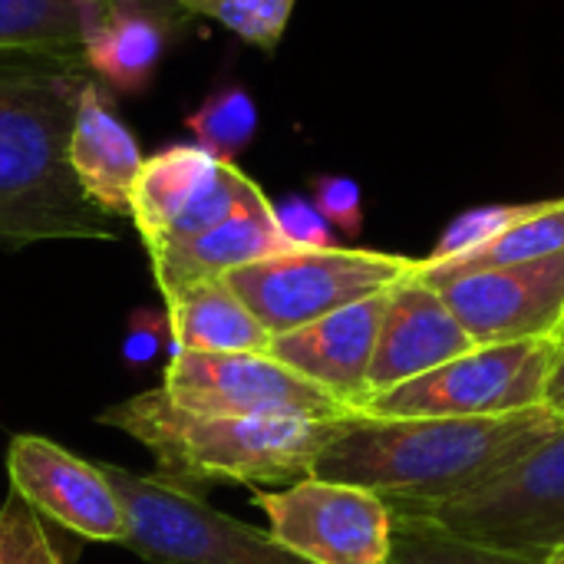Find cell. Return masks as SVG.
Here are the masks:
<instances>
[{"label": "cell", "mask_w": 564, "mask_h": 564, "mask_svg": "<svg viewBox=\"0 0 564 564\" xmlns=\"http://www.w3.org/2000/svg\"><path fill=\"white\" fill-rule=\"evenodd\" d=\"M311 202L330 221V228H340L344 235H360V228H364V195H360V185L354 178H347V175H317Z\"/></svg>", "instance_id": "obj_26"}, {"label": "cell", "mask_w": 564, "mask_h": 564, "mask_svg": "<svg viewBox=\"0 0 564 564\" xmlns=\"http://www.w3.org/2000/svg\"><path fill=\"white\" fill-rule=\"evenodd\" d=\"M274 215H278L284 238L294 248H337L330 221L317 212L314 202H307L301 195H288L274 205Z\"/></svg>", "instance_id": "obj_27"}, {"label": "cell", "mask_w": 564, "mask_h": 564, "mask_svg": "<svg viewBox=\"0 0 564 564\" xmlns=\"http://www.w3.org/2000/svg\"><path fill=\"white\" fill-rule=\"evenodd\" d=\"M195 145L208 149L221 162H235L258 135V106L245 86H221L185 116Z\"/></svg>", "instance_id": "obj_22"}, {"label": "cell", "mask_w": 564, "mask_h": 564, "mask_svg": "<svg viewBox=\"0 0 564 564\" xmlns=\"http://www.w3.org/2000/svg\"><path fill=\"white\" fill-rule=\"evenodd\" d=\"M99 423L142 443L155 456L159 476L178 486L235 482L261 489L307 479L340 420L192 413L155 387L109 406Z\"/></svg>", "instance_id": "obj_3"}, {"label": "cell", "mask_w": 564, "mask_h": 564, "mask_svg": "<svg viewBox=\"0 0 564 564\" xmlns=\"http://www.w3.org/2000/svg\"><path fill=\"white\" fill-rule=\"evenodd\" d=\"M291 248L294 245L284 238L278 225L274 202H268V195L254 188L225 221L212 225L202 235L159 248L155 254H149V261H152V278H155L159 294L169 297L172 291L185 284L225 278L245 264L274 258Z\"/></svg>", "instance_id": "obj_15"}, {"label": "cell", "mask_w": 564, "mask_h": 564, "mask_svg": "<svg viewBox=\"0 0 564 564\" xmlns=\"http://www.w3.org/2000/svg\"><path fill=\"white\" fill-rule=\"evenodd\" d=\"M66 159L76 185L99 212L109 218H129L132 185L145 155L129 122L116 112L109 89L96 76H89L79 93Z\"/></svg>", "instance_id": "obj_16"}, {"label": "cell", "mask_w": 564, "mask_h": 564, "mask_svg": "<svg viewBox=\"0 0 564 564\" xmlns=\"http://www.w3.org/2000/svg\"><path fill=\"white\" fill-rule=\"evenodd\" d=\"M178 36V26L169 20L139 10L112 3L86 33L83 53L89 63V73L116 93L139 96L152 86L169 43Z\"/></svg>", "instance_id": "obj_18"}, {"label": "cell", "mask_w": 564, "mask_h": 564, "mask_svg": "<svg viewBox=\"0 0 564 564\" xmlns=\"http://www.w3.org/2000/svg\"><path fill=\"white\" fill-rule=\"evenodd\" d=\"M420 261L367 248H291L274 258L245 264L225 281L271 337L307 327L334 311L387 294Z\"/></svg>", "instance_id": "obj_4"}, {"label": "cell", "mask_w": 564, "mask_h": 564, "mask_svg": "<svg viewBox=\"0 0 564 564\" xmlns=\"http://www.w3.org/2000/svg\"><path fill=\"white\" fill-rule=\"evenodd\" d=\"M558 357V337L486 344L469 354L370 397L357 413L413 416H506L549 406V380Z\"/></svg>", "instance_id": "obj_6"}, {"label": "cell", "mask_w": 564, "mask_h": 564, "mask_svg": "<svg viewBox=\"0 0 564 564\" xmlns=\"http://www.w3.org/2000/svg\"><path fill=\"white\" fill-rule=\"evenodd\" d=\"M10 492L79 542L129 545L132 519L102 466H93L43 436H13L7 449Z\"/></svg>", "instance_id": "obj_11"}, {"label": "cell", "mask_w": 564, "mask_h": 564, "mask_svg": "<svg viewBox=\"0 0 564 564\" xmlns=\"http://www.w3.org/2000/svg\"><path fill=\"white\" fill-rule=\"evenodd\" d=\"M393 516H416L459 539L545 562L564 545V426L492 482Z\"/></svg>", "instance_id": "obj_7"}, {"label": "cell", "mask_w": 564, "mask_h": 564, "mask_svg": "<svg viewBox=\"0 0 564 564\" xmlns=\"http://www.w3.org/2000/svg\"><path fill=\"white\" fill-rule=\"evenodd\" d=\"M549 406L564 416V334L558 337V357H555L552 380H549Z\"/></svg>", "instance_id": "obj_29"}, {"label": "cell", "mask_w": 564, "mask_h": 564, "mask_svg": "<svg viewBox=\"0 0 564 564\" xmlns=\"http://www.w3.org/2000/svg\"><path fill=\"white\" fill-rule=\"evenodd\" d=\"M129 509L132 549L155 564H311L288 552L271 532L212 509L195 489L165 476H135L102 466Z\"/></svg>", "instance_id": "obj_5"}, {"label": "cell", "mask_w": 564, "mask_h": 564, "mask_svg": "<svg viewBox=\"0 0 564 564\" xmlns=\"http://www.w3.org/2000/svg\"><path fill=\"white\" fill-rule=\"evenodd\" d=\"M165 301L175 354H268L271 334L245 307L225 278H208L172 291Z\"/></svg>", "instance_id": "obj_17"}, {"label": "cell", "mask_w": 564, "mask_h": 564, "mask_svg": "<svg viewBox=\"0 0 564 564\" xmlns=\"http://www.w3.org/2000/svg\"><path fill=\"white\" fill-rule=\"evenodd\" d=\"M390 564H545L519 552H502L443 532L416 516H393V552Z\"/></svg>", "instance_id": "obj_21"}, {"label": "cell", "mask_w": 564, "mask_h": 564, "mask_svg": "<svg viewBox=\"0 0 564 564\" xmlns=\"http://www.w3.org/2000/svg\"><path fill=\"white\" fill-rule=\"evenodd\" d=\"M426 284L443 294L476 347L562 337L564 254L512 268L436 278Z\"/></svg>", "instance_id": "obj_12"}, {"label": "cell", "mask_w": 564, "mask_h": 564, "mask_svg": "<svg viewBox=\"0 0 564 564\" xmlns=\"http://www.w3.org/2000/svg\"><path fill=\"white\" fill-rule=\"evenodd\" d=\"M562 334H564V327H562Z\"/></svg>", "instance_id": "obj_31"}, {"label": "cell", "mask_w": 564, "mask_h": 564, "mask_svg": "<svg viewBox=\"0 0 564 564\" xmlns=\"http://www.w3.org/2000/svg\"><path fill=\"white\" fill-rule=\"evenodd\" d=\"M387 294L334 311L291 334H278L268 354L357 413L370 393V364L387 311Z\"/></svg>", "instance_id": "obj_14"}, {"label": "cell", "mask_w": 564, "mask_h": 564, "mask_svg": "<svg viewBox=\"0 0 564 564\" xmlns=\"http://www.w3.org/2000/svg\"><path fill=\"white\" fill-rule=\"evenodd\" d=\"M545 564H564V545H562V549H555V552H552V555L545 558Z\"/></svg>", "instance_id": "obj_30"}, {"label": "cell", "mask_w": 564, "mask_h": 564, "mask_svg": "<svg viewBox=\"0 0 564 564\" xmlns=\"http://www.w3.org/2000/svg\"><path fill=\"white\" fill-rule=\"evenodd\" d=\"M165 400L212 416L344 420L350 410L271 354H172Z\"/></svg>", "instance_id": "obj_9"}, {"label": "cell", "mask_w": 564, "mask_h": 564, "mask_svg": "<svg viewBox=\"0 0 564 564\" xmlns=\"http://www.w3.org/2000/svg\"><path fill=\"white\" fill-rule=\"evenodd\" d=\"M268 532L311 564H390L393 512L360 486L297 479L284 489H254Z\"/></svg>", "instance_id": "obj_8"}, {"label": "cell", "mask_w": 564, "mask_h": 564, "mask_svg": "<svg viewBox=\"0 0 564 564\" xmlns=\"http://www.w3.org/2000/svg\"><path fill=\"white\" fill-rule=\"evenodd\" d=\"M109 7L112 0H0V56L83 50Z\"/></svg>", "instance_id": "obj_20"}, {"label": "cell", "mask_w": 564, "mask_h": 564, "mask_svg": "<svg viewBox=\"0 0 564 564\" xmlns=\"http://www.w3.org/2000/svg\"><path fill=\"white\" fill-rule=\"evenodd\" d=\"M89 76L83 50L0 56V248L116 238L112 218L83 195L66 159Z\"/></svg>", "instance_id": "obj_2"}, {"label": "cell", "mask_w": 564, "mask_h": 564, "mask_svg": "<svg viewBox=\"0 0 564 564\" xmlns=\"http://www.w3.org/2000/svg\"><path fill=\"white\" fill-rule=\"evenodd\" d=\"M112 3H122V7H139V10H149V13H155V17H162V20H169L172 26H185L188 20L175 10V0H112Z\"/></svg>", "instance_id": "obj_28"}, {"label": "cell", "mask_w": 564, "mask_h": 564, "mask_svg": "<svg viewBox=\"0 0 564 564\" xmlns=\"http://www.w3.org/2000/svg\"><path fill=\"white\" fill-rule=\"evenodd\" d=\"M254 188L258 182L235 162H221L195 142H175L145 155L132 185L129 221L145 251L155 254L225 221Z\"/></svg>", "instance_id": "obj_10"}, {"label": "cell", "mask_w": 564, "mask_h": 564, "mask_svg": "<svg viewBox=\"0 0 564 564\" xmlns=\"http://www.w3.org/2000/svg\"><path fill=\"white\" fill-rule=\"evenodd\" d=\"M69 532L46 522L17 492L0 506V564H73L76 545Z\"/></svg>", "instance_id": "obj_23"}, {"label": "cell", "mask_w": 564, "mask_h": 564, "mask_svg": "<svg viewBox=\"0 0 564 564\" xmlns=\"http://www.w3.org/2000/svg\"><path fill=\"white\" fill-rule=\"evenodd\" d=\"M529 205H489V208H473L466 215H459L443 238L436 241V248L430 251V258H423L420 264H446L453 258L469 254L473 248L486 245L489 238H496L506 225H512Z\"/></svg>", "instance_id": "obj_25"}, {"label": "cell", "mask_w": 564, "mask_h": 564, "mask_svg": "<svg viewBox=\"0 0 564 564\" xmlns=\"http://www.w3.org/2000/svg\"><path fill=\"white\" fill-rule=\"evenodd\" d=\"M555 254H564V198L529 205L512 225H506L486 245L446 264H420L416 274L426 281H436V278H456V274H473V271H489V268L529 264V261H542Z\"/></svg>", "instance_id": "obj_19"}, {"label": "cell", "mask_w": 564, "mask_h": 564, "mask_svg": "<svg viewBox=\"0 0 564 564\" xmlns=\"http://www.w3.org/2000/svg\"><path fill=\"white\" fill-rule=\"evenodd\" d=\"M297 0H175L185 20H215L245 43L274 53Z\"/></svg>", "instance_id": "obj_24"}, {"label": "cell", "mask_w": 564, "mask_h": 564, "mask_svg": "<svg viewBox=\"0 0 564 564\" xmlns=\"http://www.w3.org/2000/svg\"><path fill=\"white\" fill-rule=\"evenodd\" d=\"M476 340L449 311L443 294L420 274H410L387 294V311L377 334V350L370 364V397L387 393L406 380H416L463 354ZM364 400V403H367Z\"/></svg>", "instance_id": "obj_13"}, {"label": "cell", "mask_w": 564, "mask_h": 564, "mask_svg": "<svg viewBox=\"0 0 564 564\" xmlns=\"http://www.w3.org/2000/svg\"><path fill=\"white\" fill-rule=\"evenodd\" d=\"M562 426L564 416L552 406L413 420L350 413L337 423L311 476L370 489L390 512H413L492 482Z\"/></svg>", "instance_id": "obj_1"}]
</instances>
